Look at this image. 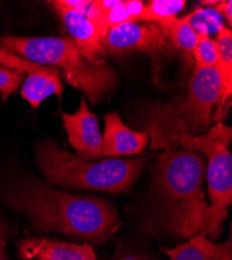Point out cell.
I'll return each instance as SVG.
<instances>
[{"mask_svg":"<svg viewBox=\"0 0 232 260\" xmlns=\"http://www.w3.org/2000/svg\"><path fill=\"white\" fill-rule=\"evenodd\" d=\"M220 97L217 68L197 69L183 96L173 102H150L138 112L139 125L149 135L152 150L180 147L183 134L203 136L212 123V113Z\"/></svg>","mask_w":232,"mask_h":260,"instance_id":"3957f363","label":"cell"},{"mask_svg":"<svg viewBox=\"0 0 232 260\" xmlns=\"http://www.w3.org/2000/svg\"><path fill=\"white\" fill-rule=\"evenodd\" d=\"M232 129L223 123L209 128L203 136L192 137L183 134L179 139L180 147L198 151L206 157L205 176L208 182L209 226L207 235L220 237L223 222L232 204V156L229 145Z\"/></svg>","mask_w":232,"mask_h":260,"instance_id":"8992f818","label":"cell"},{"mask_svg":"<svg viewBox=\"0 0 232 260\" xmlns=\"http://www.w3.org/2000/svg\"><path fill=\"white\" fill-rule=\"evenodd\" d=\"M8 232L7 229L0 226V260H11L7 253V243H8Z\"/></svg>","mask_w":232,"mask_h":260,"instance_id":"7402d4cb","label":"cell"},{"mask_svg":"<svg viewBox=\"0 0 232 260\" xmlns=\"http://www.w3.org/2000/svg\"><path fill=\"white\" fill-rule=\"evenodd\" d=\"M185 4L183 0H152L145 6L140 21L160 26L175 19L177 14L185 8Z\"/></svg>","mask_w":232,"mask_h":260,"instance_id":"e0dca14e","label":"cell"},{"mask_svg":"<svg viewBox=\"0 0 232 260\" xmlns=\"http://www.w3.org/2000/svg\"><path fill=\"white\" fill-rule=\"evenodd\" d=\"M18 253L23 260H97L92 246L48 238H26L20 242Z\"/></svg>","mask_w":232,"mask_h":260,"instance_id":"7c38bea8","label":"cell"},{"mask_svg":"<svg viewBox=\"0 0 232 260\" xmlns=\"http://www.w3.org/2000/svg\"><path fill=\"white\" fill-rule=\"evenodd\" d=\"M52 7L59 15L61 22L72 38L84 59L93 64H102L105 61V50L102 37L90 19L79 12L67 7L62 0L51 2Z\"/></svg>","mask_w":232,"mask_h":260,"instance_id":"9c48e42d","label":"cell"},{"mask_svg":"<svg viewBox=\"0 0 232 260\" xmlns=\"http://www.w3.org/2000/svg\"><path fill=\"white\" fill-rule=\"evenodd\" d=\"M2 199L24 215L34 228L82 241H100L118 223L111 202L56 189L38 179L23 178L12 183L2 193Z\"/></svg>","mask_w":232,"mask_h":260,"instance_id":"6da1fadb","label":"cell"},{"mask_svg":"<svg viewBox=\"0 0 232 260\" xmlns=\"http://www.w3.org/2000/svg\"><path fill=\"white\" fill-rule=\"evenodd\" d=\"M62 120L68 141L77 155L88 160L102 157V136L98 119L90 111L86 99H80L79 108L74 114H62Z\"/></svg>","mask_w":232,"mask_h":260,"instance_id":"30bf717a","label":"cell"},{"mask_svg":"<svg viewBox=\"0 0 232 260\" xmlns=\"http://www.w3.org/2000/svg\"><path fill=\"white\" fill-rule=\"evenodd\" d=\"M158 27L162 29L173 49L180 51L187 62H191L198 40V34L191 23V14L172 19Z\"/></svg>","mask_w":232,"mask_h":260,"instance_id":"9a60e30c","label":"cell"},{"mask_svg":"<svg viewBox=\"0 0 232 260\" xmlns=\"http://www.w3.org/2000/svg\"><path fill=\"white\" fill-rule=\"evenodd\" d=\"M215 9L220 13V15L225 18L229 25L232 24V2L228 0V2H217L215 5Z\"/></svg>","mask_w":232,"mask_h":260,"instance_id":"44dd1931","label":"cell"},{"mask_svg":"<svg viewBox=\"0 0 232 260\" xmlns=\"http://www.w3.org/2000/svg\"><path fill=\"white\" fill-rule=\"evenodd\" d=\"M218 51L217 69L220 75V97L214 116L216 124L222 123L227 116L232 97V30L222 27L215 40Z\"/></svg>","mask_w":232,"mask_h":260,"instance_id":"4fadbf2b","label":"cell"},{"mask_svg":"<svg viewBox=\"0 0 232 260\" xmlns=\"http://www.w3.org/2000/svg\"><path fill=\"white\" fill-rule=\"evenodd\" d=\"M171 260H223L232 255L231 237L225 243H215L200 232L174 249H161Z\"/></svg>","mask_w":232,"mask_h":260,"instance_id":"5bb4252c","label":"cell"},{"mask_svg":"<svg viewBox=\"0 0 232 260\" xmlns=\"http://www.w3.org/2000/svg\"><path fill=\"white\" fill-rule=\"evenodd\" d=\"M193 58L196 61L197 69L217 68L218 51L215 40L206 32L198 34L197 44L194 49Z\"/></svg>","mask_w":232,"mask_h":260,"instance_id":"ac0fdd59","label":"cell"},{"mask_svg":"<svg viewBox=\"0 0 232 260\" xmlns=\"http://www.w3.org/2000/svg\"><path fill=\"white\" fill-rule=\"evenodd\" d=\"M145 6L140 0H126L115 6L113 9L104 12L94 24L103 38L109 30L127 23H136L140 21Z\"/></svg>","mask_w":232,"mask_h":260,"instance_id":"2e32d148","label":"cell"},{"mask_svg":"<svg viewBox=\"0 0 232 260\" xmlns=\"http://www.w3.org/2000/svg\"><path fill=\"white\" fill-rule=\"evenodd\" d=\"M24 79V72L0 66V94H2V101L6 102L11 95L15 94Z\"/></svg>","mask_w":232,"mask_h":260,"instance_id":"ffe728a7","label":"cell"},{"mask_svg":"<svg viewBox=\"0 0 232 260\" xmlns=\"http://www.w3.org/2000/svg\"><path fill=\"white\" fill-rule=\"evenodd\" d=\"M223 260H232V255H230V256H227V257H225Z\"/></svg>","mask_w":232,"mask_h":260,"instance_id":"cb8c5ba5","label":"cell"},{"mask_svg":"<svg viewBox=\"0 0 232 260\" xmlns=\"http://www.w3.org/2000/svg\"><path fill=\"white\" fill-rule=\"evenodd\" d=\"M222 19L223 17L215 8L208 10L198 9L191 13V23L197 34H218L219 30L224 27Z\"/></svg>","mask_w":232,"mask_h":260,"instance_id":"d6986e66","label":"cell"},{"mask_svg":"<svg viewBox=\"0 0 232 260\" xmlns=\"http://www.w3.org/2000/svg\"><path fill=\"white\" fill-rule=\"evenodd\" d=\"M119 260H145L142 258H137V257H125V258H121Z\"/></svg>","mask_w":232,"mask_h":260,"instance_id":"603a6c76","label":"cell"},{"mask_svg":"<svg viewBox=\"0 0 232 260\" xmlns=\"http://www.w3.org/2000/svg\"><path fill=\"white\" fill-rule=\"evenodd\" d=\"M0 64L22 71L27 75L21 89V96L30 103L32 108H37L42 101L50 96L55 95L61 98L64 86L60 80L59 69L30 61L3 47H0Z\"/></svg>","mask_w":232,"mask_h":260,"instance_id":"ba28073f","label":"cell"},{"mask_svg":"<svg viewBox=\"0 0 232 260\" xmlns=\"http://www.w3.org/2000/svg\"><path fill=\"white\" fill-rule=\"evenodd\" d=\"M36 160L47 182L62 188L121 193L130 189L145 158L88 160L62 150L51 140L36 146Z\"/></svg>","mask_w":232,"mask_h":260,"instance_id":"277c9868","label":"cell"},{"mask_svg":"<svg viewBox=\"0 0 232 260\" xmlns=\"http://www.w3.org/2000/svg\"><path fill=\"white\" fill-rule=\"evenodd\" d=\"M205 172L206 159L198 151L177 147L159 156L153 171L152 196L156 223L164 232L184 238L200 232L207 235Z\"/></svg>","mask_w":232,"mask_h":260,"instance_id":"7a4b0ae2","label":"cell"},{"mask_svg":"<svg viewBox=\"0 0 232 260\" xmlns=\"http://www.w3.org/2000/svg\"><path fill=\"white\" fill-rule=\"evenodd\" d=\"M104 133L102 136V156L138 155L149 143L146 132H136L125 126L118 113L104 116Z\"/></svg>","mask_w":232,"mask_h":260,"instance_id":"8fae6325","label":"cell"},{"mask_svg":"<svg viewBox=\"0 0 232 260\" xmlns=\"http://www.w3.org/2000/svg\"><path fill=\"white\" fill-rule=\"evenodd\" d=\"M103 46L113 55L141 51L148 53L159 68V60L174 49L160 27L155 24L127 23L113 28L102 38Z\"/></svg>","mask_w":232,"mask_h":260,"instance_id":"52a82bcc","label":"cell"},{"mask_svg":"<svg viewBox=\"0 0 232 260\" xmlns=\"http://www.w3.org/2000/svg\"><path fill=\"white\" fill-rule=\"evenodd\" d=\"M0 43V47L25 59L60 68L68 83L81 90L93 103L99 102L118 83V73L111 64L90 63L70 37L4 36Z\"/></svg>","mask_w":232,"mask_h":260,"instance_id":"5b68a950","label":"cell"}]
</instances>
